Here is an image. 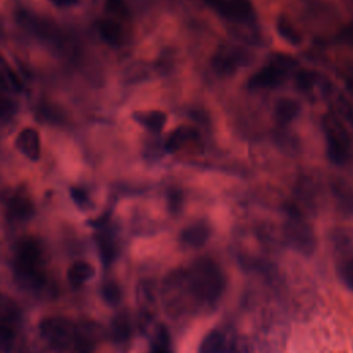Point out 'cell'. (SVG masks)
I'll return each instance as SVG.
<instances>
[{
    "instance_id": "1",
    "label": "cell",
    "mask_w": 353,
    "mask_h": 353,
    "mask_svg": "<svg viewBox=\"0 0 353 353\" xmlns=\"http://www.w3.org/2000/svg\"><path fill=\"white\" fill-rule=\"evenodd\" d=\"M186 269L188 280L201 313L215 309L221 301L226 279L221 266L211 258H199Z\"/></svg>"
},
{
    "instance_id": "2",
    "label": "cell",
    "mask_w": 353,
    "mask_h": 353,
    "mask_svg": "<svg viewBox=\"0 0 353 353\" xmlns=\"http://www.w3.org/2000/svg\"><path fill=\"white\" fill-rule=\"evenodd\" d=\"M159 295L165 313L174 320H186L201 313L185 268H176L165 274Z\"/></svg>"
},
{
    "instance_id": "3",
    "label": "cell",
    "mask_w": 353,
    "mask_h": 353,
    "mask_svg": "<svg viewBox=\"0 0 353 353\" xmlns=\"http://www.w3.org/2000/svg\"><path fill=\"white\" fill-rule=\"evenodd\" d=\"M288 324L284 310L276 303L265 305L258 312L254 339L265 353H274L281 349L287 339Z\"/></svg>"
},
{
    "instance_id": "4",
    "label": "cell",
    "mask_w": 353,
    "mask_h": 353,
    "mask_svg": "<svg viewBox=\"0 0 353 353\" xmlns=\"http://www.w3.org/2000/svg\"><path fill=\"white\" fill-rule=\"evenodd\" d=\"M294 58L285 54H274L269 61L252 73L247 81L251 90H272L281 85L294 69Z\"/></svg>"
},
{
    "instance_id": "5",
    "label": "cell",
    "mask_w": 353,
    "mask_h": 353,
    "mask_svg": "<svg viewBox=\"0 0 353 353\" xmlns=\"http://www.w3.org/2000/svg\"><path fill=\"white\" fill-rule=\"evenodd\" d=\"M283 234L285 243L299 254L310 255L314 251L316 239L313 229L295 207H291L287 211Z\"/></svg>"
},
{
    "instance_id": "6",
    "label": "cell",
    "mask_w": 353,
    "mask_h": 353,
    "mask_svg": "<svg viewBox=\"0 0 353 353\" xmlns=\"http://www.w3.org/2000/svg\"><path fill=\"white\" fill-rule=\"evenodd\" d=\"M40 335L57 350H66L73 346L76 324L63 316H48L40 321Z\"/></svg>"
},
{
    "instance_id": "7",
    "label": "cell",
    "mask_w": 353,
    "mask_h": 353,
    "mask_svg": "<svg viewBox=\"0 0 353 353\" xmlns=\"http://www.w3.org/2000/svg\"><path fill=\"white\" fill-rule=\"evenodd\" d=\"M324 137L327 156L335 164H343L350 154V142L343 125L334 117L324 119Z\"/></svg>"
},
{
    "instance_id": "8",
    "label": "cell",
    "mask_w": 353,
    "mask_h": 353,
    "mask_svg": "<svg viewBox=\"0 0 353 353\" xmlns=\"http://www.w3.org/2000/svg\"><path fill=\"white\" fill-rule=\"evenodd\" d=\"M332 248L336 272L347 288L353 291V232L342 230L335 233Z\"/></svg>"
},
{
    "instance_id": "9",
    "label": "cell",
    "mask_w": 353,
    "mask_h": 353,
    "mask_svg": "<svg viewBox=\"0 0 353 353\" xmlns=\"http://www.w3.org/2000/svg\"><path fill=\"white\" fill-rule=\"evenodd\" d=\"M44 245L36 237H23L14 247V269H41Z\"/></svg>"
},
{
    "instance_id": "10",
    "label": "cell",
    "mask_w": 353,
    "mask_h": 353,
    "mask_svg": "<svg viewBox=\"0 0 353 353\" xmlns=\"http://www.w3.org/2000/svg\"><path fill=\"white\" fill-rule=\"evenodd\" d=\"M250 59L248 51L237 46H223L218 48L211 59L212 69L219 76H232Z\"/></svg>"
},
{
    "instance_id": "11",
    "label": "cell",
    "mask_w": 353,
    "mask_h": 353,
    "mask_svg": "<svg viewBox=\"0 0 353 353\" xmlns=\"http://www.w3.org/2000/svg\"><path fill=\"white\" fill-rule=\"evenodd\" d=\"M207 4L222 18L234 23H248L255 18L250 0H205Z\"/></svg>"
},
{
    "instance_id": "12",
    "label": "cell",
    "mask_w": 353,
    "mask_h": 353,
    "mask_svg": "<svg viewBox=\"0 0 353 353\" xmlns=\"http://www.w3.org/2000/svg\"><path fill=\"white\" fill-rule=\"evenodd\" d=\"M101 334H102L101 327L94 321H83L76 324L74 342H73L76 352L92 353L101 339Z\"/></svg>"
},
{
    "instance_id": "13",
    "label": "cell",
    "mask_w": 353,
    "mask_h": 353,
    "mask_svg": "<svg viewBox=\"0 0 353 353\" xmlns=\"http://www.w3.org/2000/svg\"><path fill=\"white\" fill-rule=\"evenodd\" d=\"M211 236V228L205 221H196L183 228L179 233V241L186 248L203 247Z\"/></svg>"
},
{
    "instance_id": "14",
    "label": "cell",
    "mask_w": 353,
    "mask_h": 353,
    "mask_svg": "<svg viewBox=\"0 0 353 353\" xmlns=\"http://www.w3.org/2000/svg\"><path fill=\"white\" fill-rule=\"evenodd\" d=\"M15 280L21 285V288L30 292H46L50 287L48 277L44 269H14Z\"/></svg>"
},
{
    "instance_id": "15",
    "label": "cell",
    "mask_w": 353,
    "mask_h": 353,
    "mask_svg": "<svg viewBox=\"0 0 353 353\" xmlns=\"http://www.w3.org/2000/svg\"><path fill=\"white\" fill-rule=\"evenodd\" d=\"M15 148L29 160H37L40 156V135L33 128H23L15 138Z\"/></svg>"
},
{
    "instance_id": "16",
    "label": "cell",
    "mask_w": 353,
    "mask_h": 353,
    "mask_svg": "<svg viewBox=\"0 0 353 353\" xmlns=\"http://www.w3.org/2000/svg\"><path fill=\"white\" fill-rule=\"evenodd\" d=\"M7 211L11 219L26 221L33 215V201L23 192H15L7 201Z\"/></svg>"
},
{
    "instance_id": "17",
    "label": "cell",
    "mask_w": 353,
    "mask_h": 353,
    "mask_svg": "<svg viewBox=\"0 0 353 353\" xmlns=\"http://www.w3.org/2000/svg\"><path fill=\"white\" fill-rule=\"evenodd\" d=\"M109 332H110L112 341L116 345L125 346L132 336V324L128 313L120 312L119 314H116L110 321Z\"/></svg>"
},
{
    "instance_id": "18",
    "label": "cell",
    "mask_w": 353,
    "mask_h": 353,
    "mask_svg": "<svg viewBox=\"0 0 353 353\" xmlns=\"http://www.w3.org/2000/svg\"><path fill=\"white\" fill-rule=\"evenodd\" d=\"M196 137H197V131L193 127L179 125L168 134L164 142V149L167 153H175L181 150L182 146H185L188 142L193 141Z\"/></svg>"
},
{
    "instance_id": "19",
    "label": "cell",
    "mask_w": 353,
    "mask_h": 353,
    "mask_svg": "<svg viewBox=\"0 0 353 353\" xmlns=\"http://www.w3.org/2000/svg\"><path fill=\"white\" fill-rule=\"evenodd\" d=\"M229 335L221 330L210 331L201 341L197 353H228Z\"/></svg>"
},
{
    "instance_id": "20",
    "label": "cell",
    "mask_w": 353,
    "mask_h": 353,
    "mask_svg": "<svg viewBox=\"0 0 353 353\" xmlns=\"http://www.w3.org/2000/svg\"><path fill=\"white\" fill-rule=\"evenodd\" d=\"M134 120L150 132L159 134L167 123V114L161 110H145L132 113Z\"/></svg>"
},
{
    "instance_id": "21",
    "label": "cell",
    "mask_w": 353,
    "mask_h": 353,
    "mask_svg": "<svg viewBox=\"0 0 353 353\" xmlns=\"http://www.w3.org/2000/svg\"><path fill=\"white\" fill-rule=\"evenodd\" d=\"M97 241H98V250H99V255H101L103 265H110L119 254L117 241H116L113 233L108 229L101 230Z\"/></svg>"
},
{
    "instance_id": "22",
    "label": "cell",
    "mask_w": 353,
    "mask_h": 353,
    "mask_svg": "<svg viewBox=\"0 0 353 353\" xmlns=\"http://www.w3.org/2000/svg\"><path fill=\"white\" fill-rule=\"evenodd\" d=\"M95 274V269L90 262L85 261H76L68 269V281L73 287H80L88 280H91Z\"/></svg>"
},
{
    "instance_id": "23",
    "label": "cell",
    "mask_w": 353,
    "mask_h": 353,
    "mask_svg": "<svg viewBox=\"0 0 353 353\" xmlns=\"http://www.w3.org/2000/svg\"><path fill=\"white\" fill-rule=\"evenodd\" d=\"M137 301L139 305V314H156V295L150 281L139 283L137 288Z\"/></svg>"
},
{
    "instance_id": "24",
    "label": "cell",
    "mask_w": 353,
    "mask_h": 353,
    "mask_svg": "<svg viewBox=\"0 0 353 353\" xmlns=\"http://www.w3.org/2000/svg\"><path fill=\"white\" fill-rule=\"evenodd\" d=\"M98 33L109 46H120L124 39L123 26L114 19H102L98 23Z\"/></svg>"
},
{
    "instance_id": "25",
    "label": "cell",
    "mask_w": 353,
    "mask_h": 353,
    "mask_svg": "<svg viewBox=\"0 0 353 353\" xmlns=\"http://www.w3.org/2000/svg\"><path fill=\"white\" fill-rule=\"evenodd\" d=\"M150 352L149 353H172L171 336L164 324H160L149 336Z\"/></svg>"
},
{
    "instance_id": "26",
    "label": "cell",
    "mask_w": 353,
    "mask_h": 353,
    "mask_svg": "<svg viewBox=\"0 0 353 353\" xmlns=\"http://www.w3.org/2000/svg\"><path fill=\"white\" fill-rule=\"evenodd\" d=\"M228 353H265L252 336L233 335L229 338Z\"/></svg>"
},
{
    "instance_id": "27",
    "label": "cell",
    "mask_w": 353,
    "mask_h": 353,
    "mask_svg": "<svg viewBox=\"0 0 353 353\" xmlns=\"http://www.w3.org/2000/svg\"><path fill=\"white\" fill-rule=\"evenodd\" d=\"M276 29H277V33L280 34V37L284 41H287L292 46H298V44L302 43V36H301L299 30L292 23V21L288 19L287 17H284V15L279 17L277 23H276Z\"/></svg>"
},
{
    "instance_id": "28",
    "label": "cell",
    "mask_w": 353,
    "mask_h": 353,
    "mask_svg": "<svg viewBox=\"0 0 353 353\" xmlns=\"http://www.w3.org/2000/svg\"><path fill=\"white\" fill-rule=\"evenodd\" d=\"M21 317V309L18 303L10 296L0 294V323L12 325Z\"/></svg>"
},
{
    "instance_id": "29",
    "label": "cell",
    "mask_w": 353,
    "mask_h": 353,
    "mask_svg": "<svg viewBox=\"0 0 353 353\" xmlns=\"http://www.w3.org/2000/svg\"><path fill=\"white\" fill-rule=\"evenodd\" d=\"M299 113V103L294 99L285 98L277 102L276 106V116L279 119V121L281 123H290L292 121Z\"/></svg>"
},
{
    "instance_id": "30",
    "label": "cell",
    "mask_w": 353,
    "mask_h": 353,
    "mask_svg": "<svg viewBox=\"0 0 353 353\" xmlns=\"http://www.w3.org/2000/svg\"><path fill=\"white\" fill-rule=\"evenodd\" d=\"M0 87L8 91H19L21 84L14 72L8 68L6 61L0 55Z\"/></svg>"
},
{
    "instance_id": "31",
    "label": "cell",
    "mask_w": 353,
    "mask_h": 353,
    "mask_svg": "<svg viewBox=\"0 0 353 353\" xmlns=\"http://www.w3.org/2000/svg\"><path fill=\"white\" fill-rule=\"evenodd\" d=\"M101 296L108 305H119L121 301V288L116 281L108 280L101 287Z\"/></svg>"
},
{
    "instance_id": "32",
    "label": "cell",
    "mask_w": 353,
    "mask_h": 353,
    "mask_svg": "<svg viewBox=\"0 0 353 353\" xmlns=\"http://www.w3.org/2000/svg\"><path fill=\"white\" fill-rule=\"evenodd\" d=\"M14 339H15V332L12 325L0 323V352L7 353L12 347Z\"/></svg>"
},
{
    "instance_id": "33",
    "label": "cell",
    "mask_w": 353,
    "mask_h": 353,
    "mask_svg": "<svg viewBox=\"0 0 353 353\" xmlns=\"http://www.w3.org/2000/svg\"><path fill=\"white\" fill-rule=\"evenodd\" d=\"M106 10L112 15H116L119 18H127L128 17V7L124 3V0H106Z\"/></svg>"
},
{
    "instance_id": "34",
    "label": "cell",
    "mask_w": 353,
    "mask_h": 353,
    "mask_svg": "<svg viewBox=\"0 0 353 353\" xmlns=\"http://www.w3.org/2000/svg\"><path fill=\"white\" fill-rule=\"evenodd\" d=\"M72 197L74 200V203L80 207V208H87L88 207V196L84 190H81L80 188H73L72 189Z\"/></svg>"
},
{
    "instance_id": "35",
    "label": "cell",
    "mask_w": 353,
    "mask_h": 353,
    "mask_svg": "<svg viewBox=\"0 0 353 353\" xmlns=\"http://www.w3.org/2000/svg\"><path fill=\"white\" fill-rule=\"evenodd\" d=\"M313 83H314V76L309 72H301L296 77V84L301 90H307L313 87Z\"/></svg>"
},
{
    "instance_id": "36",
    "label": "cell",
    "mask_w": 353,
    "mask_h": 353,
    "mask_svg": "<svg viewBox=\"0 0 353 353\" xmlns=\"http://www.w3.org/2000/svg\"><path fill=\"white\" fill-rule=\"evenodd\" d=\"M11 113V102H8L4 97L0 95V116H6Z\"/></svg>"
},
{
    "instance_id": "37",
    "label": "cell",
    "mask_w": 353,
    "mask_h": 353,
    "mask_svg": "<svg viewBox=\"0 0 353 353\" xmlns=\"http://www.w3.org/2000/svg\"><path fill=\"white\" fill-rule=\"evenodd\" d=\"M50 1L57 7H70L77 4L79 0H50Z\"/></svg>"
},
{
    "instance_id": "38",
    "label": "cell",
    "mask_w": 353,
    "mask_h": 353,
    "mask_svg": "<svg viewBox=\"0 0 353 353\" xmlns=\"http://www.w3.org/2000/svg\"><path fill=\"white\" fill-rule=\"evenodd\" d=\"M346 37L347 39H353V23L349 26V29L346 30Z\"/></svg>"
}]
</instances>
